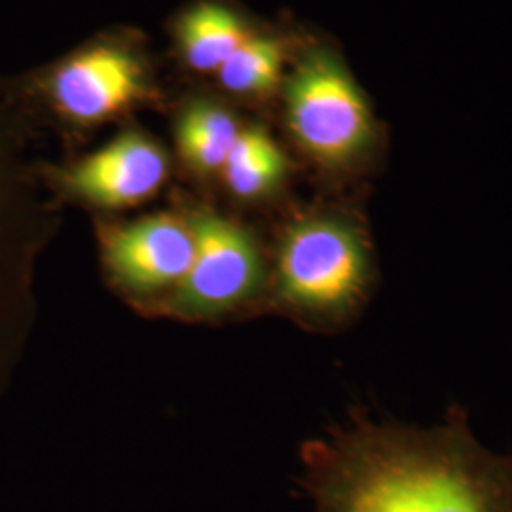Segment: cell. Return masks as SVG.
<instances>
[{
  "instance_id": "8",
  "label": "cell",
  "mask_w": 512,
  "mask_h": 512,
  "mask_svg": "<svg viewBox=\"0 0 512 512\" xmlns=\"http://www.w3.org/2000/svg\"><path fill=\"white\" fill-rule=\"evenodd\" d=\"M291 162L266 129L241 128L238 141L220 171L226 190L239 202H262L289 179Z\"/></svg>"
},
{
  "instance_id": "2",
  "label": "cell",
  "mask_w": 512,
  "mask_h": 512,
  "mask_svg": "<svg viewBox=\"0 0 512 512\" xmlns=\"http://www.w3.org/2000/svg\"><path fill=\"white\" fill-rule=\"evenodd\" d=\"M378 277L365 224L348 211L310 209L277 236L266 300L306 329L334 332L363 313Z\"/></svg>"
},
{
  "instance_id": "1",
  "label": "cell",
  "mask_w": 512,
  "mask_h": 512,
  "mask_svg": "<svg viewBox=\"0 0 512 512\" xmlns=\"http://www.w3.org/2000/svg\"><path fill=\"white\" fill-rule=\"evenodd\" d=\"M300 486L310 512H512V454L482 446L458 404L431 427L359 408L304 444Z\"/></svg>"
},
{
  "instance_id": "6",
  "label": "cell",
  "mask_w": 512,
  "mask_h": 512,
  "mask_svg": "<svg viewBox=\"0 0 512 512\" xmlns=\"http://www.w3.org/2000/svg\"><path fill=\"white\" fill-rule=\"evenodd\" d=\"M57 116L95 126L133 109L150 92L143 61L116 44H97L65 57L37 80Z\"/></svg>"
},
{
  "instance_id": "11",
  "label": "cell",
  "mask_w": 512,
  "mask_h": 512,
  "mask_svg": "<svg viewBox=\"0 0 512 512\" xmlns=\"http://www.w3.org/2000/svg\"><path fill=\"white\" fill-rule=\"evenodd\" d=\"M285 50L272 37L249 35L219 69L220 84L238 95H264L283 78Z\"/></svg>"
},
{
  "instance_id": "5",
  "label": "cell",
  "mask_w": 512,
  "mask_h": 512,
  "mask_svg": "<svg viewBox=\"0 0 512 512\" xmlns=\"http://www.w3.org/2000/svg\"><path fill=\"white\" fill-rule=\"evenodd\" d=\"M186 217L156 213L101 232V260L114 289L133 304L156 308L173 293L194 260Z\"/></svg>"
},
{
  "instance_id": "10",
  "label": "cell",
  "mask_w": 512,
  "mask_h": 512,
  "mask_svg": "<svg viewBox=\"0 0 512 512\" xmlns=\"http://www.w3.org/2000/svg\"><path fill=\"white\" fill-rule=\"evenodd\" d=\"M249 35L238 14L217 2L198 4L179 25L184 59L198 73H219Z\"/></svg>"
},
{
  "instance_id": "7",
  "label": "cell",
  "mask_w": 512,
  "mask_h": 512,
  "mask_svg": "<svg viewBox=\"0 0 512 512\" xmlns=\"http://www.w3.org/2000/svg\"><path fill=\"white\" fill-rule=\"evenodd\" d=\"M169 158L154 139L126 131L78 162L50 173L69 198L99 209H129L152 200L167 183Z\"/></svg>"
},
{
  "instance_id": "3",
  "label": "cell",
  "mask_w": 512,
  "mask_h": 512,
  "mask_svg": "<svg viewBox=\"0 0 512 512\" xmlns=\"http://www.w3.org/2000/svg\"><path fill=\"white\" fill-rule=\"evenodd\" d=\"M285 114L296 147L323 173H355L376 154L370 103L329 50H311L298 61L285 86Z\"/></svg>"
},
{
  "instance_id": "4",
  "label": "cell",
  "mask_w": 512,
  "mask_h": 512,
  "mask_svg": "<svg viewBox=\"0 0 512 512\" xmlns=\"http://www.w3.org/2000/svg\"><path fill=\"white\" fill-rule=\"evenodd\" d=\"M194 234V260L183 283L156 310L188 321H211L268 298L270 260L255 234L213 209L186 215Z\"/></svg>"
},
{
  "instance_id": "9",
  "label": "cell",
  "mask_w": 512,
  "mask_h": 512,
  "mask_svg": "<svg viewBox=\"0 0 512 512\" xmlns=\"http://www.w3.org/2000/svg\"><path fill=\"white\" fill-rule=\"evenodd\" d=\"M241 126L230 110L211 101H196L177 122V148L188 169L200 177L220 175Z\"/></svg>"
}]
</instances>
